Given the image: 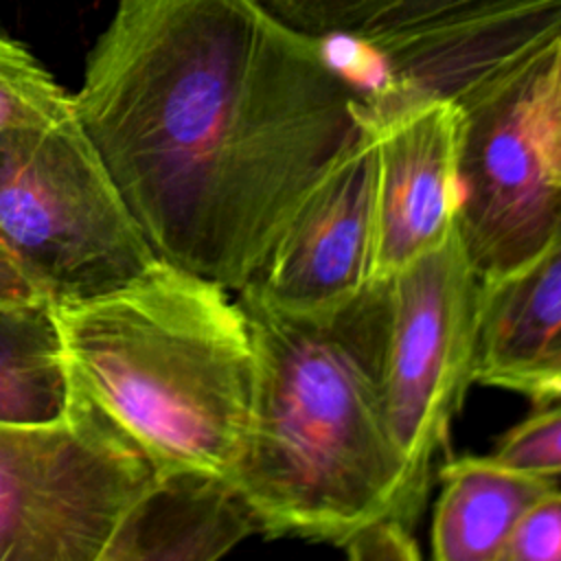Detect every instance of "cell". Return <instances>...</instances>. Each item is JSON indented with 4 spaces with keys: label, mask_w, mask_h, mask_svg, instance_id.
<instances>
[{
    "label": "cell",
    "mask_w": 561,
    "mask_h": 561,
    "mask_svg": "<svg viewBox=\"0 0 561 561\" xmlns=\"http://www.w3.org/2000/svg\"><path fill=\"white\" fill-rule=\"evenodd\" d=\"M364 103L261 0H116L72 94L156 256L234 294Z\"/></svg>",
    "instance_id": "1"
},
{
    "label": "cell",
    "mask_w": 561,
    "mask_h": 561,
    "mask_svg": "<svg viewBox=\"0 0 561 561\" xmlns=\"http://www.w3.org/2000/svg\"><path fill=\"white\" fill-rule=\"evenodd\" d=\"M237 300L254 346V392L228 480L259 533L337 546L383 515L412 526L405 462L375 373L377 283L329 318L285 313L250 289Z\"/></svg>",
    "instance_id": "2"
},
{
    "label": "cell",
    "mask_w": 561,
    "mask_h": 561,
    "mask_svg": "<svg viewBox=\"0 0 561 561\" xmlns=\"http://www.w3.org/2000/svg\"><path fill=\"white\" fill-rule=\"evenodd\" d=\"M72 386L156 473L228 478L254 392V346L237 298L156 259L129 283L53 307Z\"/></svg>",
    "instance_id": "3"
},
{
    "label": "cell",
    "mask_w": 561,
    "mask_h": 561,
    "mask_svg": "<svg viewBox=\"0 0 561 561\" xmlns=\"http://www.w3.org/2000/svg\"><path fill=\"white\" fill-rule=\"evenodd\" d=\"M0 245L50 307L107 294L158 259L75 112L0 134Z\"/></svg>",
    "instance_id": "4"
},
{
    "label": "cell",
    "mask_w": 561,
    "mask_h": 561,
    "mask_svg": "<svg viewBox=\"0 0 561 561\" xmlns=\"http://www.w3.org/2000/svg\"><path fill=\"white\" fill-rule=\"evenodd\" d=\"M456 230L480 280L524 265L561 219L550 136L561 112V33L458 101Z\"/></svg>",
    "instance_id": "5"
},
{
    "label": "cell",
    "mask_w": 561,
    "mask_h": 561,
    "mask_svg": "<svg viewBox=\"0 0 561 561\" xmlns=\"http://www.w3.org/2000/svg\"><path fill=\"white\" fill-rule=\"evenodd\" d=\"M375 373L383 416L405 462V513L423 511L430 469L473 383L480 289L458 230L383 280Z\"/></svg>",
    "instance_id": "6"
},
{
    "label": "cell",
    "mask_w": 561,
    "mask_h": 561,
    "mask_svg": "<svg viewBox=\"0 0 561 561\" xmlns=\"http://www.w3.org/2000/svg\"><path fill=\"white\" fill-rule=\"evenodd\" d=\"M153 476L75 386L61 416L0 425V561H101Z\"/></svg>",
    "instance_id": "7"
},
{
    "label": "cell",
    "mask_w": 561,
    "mask_h": 561,
    "mask_svg": "<svg viewBox=\"0 0 561 561\" xmlns=\"http://www.w3.org/2000/svg\"><path fill=\"white\" fill-rule=\"evenodd\" d=\"M375 134L366 114L300 199L250 289L285 313L329 318L373 283Z\"/></svg>",
    "instance_id": "8"
},
{
    "label": "cell",
    "mask_w": 561,
    "mask_h": 561,
    "mask_svg": "<svg viewBox=\"0 0 561 561\" xmlns=\"http://www.w3.org/2000/svg\"><path fill=\"white\" fill-rule=\"evenodd\" d=\"M375 134L373 280L440 245L456 228L462 110L401 88L366 101Z\"/></svg>",
    "instance_id": "9"
},
{
    "label": "cell",
    "mask_w": 561,
    "mask_h": 561,
    "mask_svg": "<svg viewBox=\"0 0 561 561\" xmlns=\"http://www.w3.org/2000/svg\"><path fill=\"white\" fill-rule=\"evenodd\" d=\"M473 379L561 399V219L524 265L482 280Z\"/></svg>",
    "instance_id": "10"
},
{
    "label": "cell",
    "mask_w": 561,
    "mask_h": 561,
    "mask_svg": "<svg viewBox=\"0 0 561 561\" xmlns=\"http://www.w3.org/2000/svg\"><path fill=\"white\" fill-rule=\"evenodd\" d=\"M254 533L259 524L228 478L173 469L153 476L101 561H213Z\"/></svg>",
    "instance_id": "11"
},
{
    "label": "cell",
    "mask_w": 561,
    "mask_h": 561,
    "mask_svg": "<svg viewBox=\"0 0 561 561\" xmlns=\"http://www.w3.org/2000/svg\"><path fill=\"white\" fill-rule=\"evenodd\" d=\"M552 480L465 456L440 469V495L432 519V554L438 561H500L519 515Z\"/></svg>",
    "instance_id": "12"
},
{
    "label": "cell",
    "mask_w": 561,
    "mask_h": 561,
    "mask_svg": "<svg viewBox=\"0 0 561 561\" xmlns=\"http://www.w3.org/2000/svg\"><path fill=\"white\" fill-rule=\"evenodd\" d=\"M72 399V379L53 307L0 302V425L46 423Z\"/></svg>",
    "instance_id": "13"
},
{
    "label": "cell",
    "mask_w": 561,
    "mask_h": 561,
    "mask_svg": "<svg viewBox=\"0 0 561 561\" xmlns=\"http://www.w3.org/2000/svg\"><path fill=\"white\" fill-rule=\"evenodd\" d=\"M72 112V94L22 42L0 31V134L48 125Z\"/></svg>",
    "instance_id": "14"
},
{
    "label": "cell",
    "mask_w": 561,
    "mask_h": 561,
    "mask_svg": "<svg viewBox=\"0 0 561 561\" xmlns=\"http://www.w3.org/2000/svg\"><path fill=\"white\" fill-rule=\"evenodd\" d=\"M287 24L309 33L335 31L368 35L392 18L419 7L425 0H261Z\"/></svg>",
    "instance_id": "15"
},
{
    "label": "cell",
    "mask_w": 561,
    "mask_h": 561,
    "mask_svg": "<svg viewBox=\"0 0 561 561\" xmlns=\"http://www.w3.org/2000/svg\"><path fill=\"white\" fill-rule=\"evenodd\" d=\"M489 456L535 478H561V403L541 408L513 425Z\"/></svg>",
    "instance_id": "16"
},
{
    "label": "cell",
    "mask_w": 561,
    "mask_h": 561,
    "mask_svg": "<svg viewBox=\"0 0 561 561\" xmlns=\"http://www.w3.org/2000/svg\"><path fill=\"white\" fill-rule=\"evenodd\" d=\"M324 61L362 94L364 101L383 96L397 88L388 57L364 35L335 31L318 37Z\"/></svg>",
    "instance_id": "17"
},
{
    "label": "cell",
    "mask_w": 561,
    "mask_h": 561,
    "mask_svg": "<svg viewBox=\"0 0 561 561\" xmlns=\"http://www.w3.org/2000/svg\"><path fill=\"white\" fill-rule=\"evenodd\" d=\"M500 561H561V491L546 489L517 519Z\"/></svg>",
    "instance_id": "18"
},
{
    "label": "cell",
    "mask_w": 561,
    "mask_h": 561,
    "mask_svg": "<svg viewBox=\"0 0 561 561\" xmlns=\"http://www.w3.org/2000/svg\"><path fill=\"white\" fill-rule=\"evenodd\" d=\"M337 548L355 561H412L421 550L412 537V526L394 515L377 517L351 535Z\"/></svg>",
    "instance_id": "19"
},
{
    "label": "cell",
    "mask_w": 561,
    "mask_h": 561,
    "mask_svg": "<svg viewBox=\"0 0 561 561\" xmlns=\"http://www.w3.org/2000/svg\"><path fill=\"white\" fill-rule=\"evenodd\" d=\"M42 300L11 254L0 245V302Z\"/></svg>",
    "instance_id": "20"
},
{
    "label": "cell",
    "mask_w": 561,
    "mask_h": 561,
    "mask_svg": "<svg viewBox=\"0 0 561 561\" xmlns=\"http://www.w3.org/2000/svg\"><path fill=\"white\" fill-rule=\"evenodd\" d=\"M548 156H550V175H552V182H554L557 186H561V112H559V116H557V121H554V127H552Z\"/></svg>",
    "instance_id": "21"
}]
</instances>
